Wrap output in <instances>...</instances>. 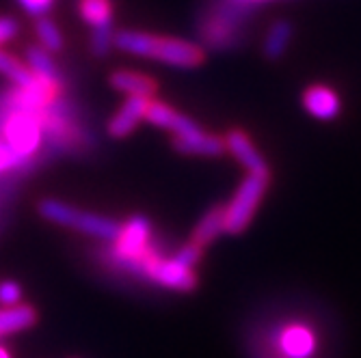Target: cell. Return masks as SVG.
<instances>
[{
    "label": "cell",
    "mask_w": 361,
    "mask_h": 358,
    "mask_svg": "<svg viewBox=\"0 0 361 358\" xmlns=\"http://www.w3.org/2000/svg\"><path fill=\"white\" fill-rule=\"evenodd\" d=\"M149 97H128L121 104V108L111 117L109 121V134L113 139H126L128 134L135 132V127L145 119L147 106H149Z\"/></svg>",
    "instance_id": "obj_8"
},
{
    "label": "cell",
    "mask_w": 361,
    "mask_h": 358,
    "mask_svg": "<svg viewBox=\"0 0 361 358\" xmlns=\"http://www.w3.org/2000/svg\"><path fill=\"white\" fill-rule=\"evenodd\" d=\"M113 46L133 56L152 58L180 70L200 68L206 58V50L200 44H190L176 37L152 35L145 30H119L113 37Z\"/></svg>",
    "instance_id": "obj_2"
},
{
    "label": "cell",
    "mask_w": 361,
    "mask_h": 358,
    "mask_svg": "<svg viewBox=\"0 0 361 358\" xmlns=\"http://www.w3.org/2000/svg\"><path fill=\"white\" fill-rule=\"evenodd\" d=\"M39 214L61 226H68L72 231H78L82 236H91L95 240H104V242H115V238L121 231V222L100 216V214H91L80 207H74L70 203H63L59 199H44L37 205Z\"/></svg>",
    "instance_id": "obj_4"
},
{
    "label": "cell",
    "mask_w": 361,
    "mask_h": 358,
    "mask_svg": "<svg viewBox=\"0 0 361 358\" xmlns=\"http://www.w3.org/2000/svg\"><path fill=\"white\" fill-rule=\"evenodd\" d=\"M20 32V24L11 15H0V50Z\"/></svg>",
    "instance_id": "obj_21"
},
{
    "label": "cell",
    "mask_w": 361,
    "mask_h": 358,
    "mask_svg": "<svg viewBox=\"0 0 361 358\" xmlns=\"http://www.w3.org/2000/svg\"><path fill=\"white\" fill-rule=\"evenodd\" d=\"M22 305V287L16 281L0 283V307H18Z\"/></svg>",
    "instance_id": "obj_20"
},
{
    "label": "cell",
    "mask_w": 361,
    "mask_h": 358,
    "mask_svg": "<svg viewBox=\"0 0 361 358\" xmlns=\"http://www.w3.org/2000/svg\"><path fill=\"white\" fill-rule=\"evenodd\" d=\"M113 26H100V28H93V37H91V50L95 56H104L111 46H113Z\"/></svg>",
    "instance_id": "obj_19"
},
{
    "label": "cell",
    "mask_w": 361,
    "mask_h": 358,
    "mask_svg": "<svg viewBox=\"0 0 361 358\" xmlns=\"http://www.w3.org/2000/svg\"><path fill=\"white\" fill-rule=\"evenodd\" d=\"M0 76H5L9 82L16 84V89H28L32 84H37L39 76H35L30 72V68L20 60L18 56L0 50Z\"/></svg>",
    "instance_id": "obj_14"
},
{
    "label": "cell",
    "mask_w": 361,
    "mask_h": 358,
    "mask_svg": "<svg viewBox=\"0 0 361 358\" xmlns=\"http://www.w3.org/2000/svg\"><path fill=\"white\" fill-rule=\"evenodd\" d=\"M20 165V158L5 145V143H0V173H5L13 167Z\"/></svg>",
    "instance_id": "obj_23"
},
{
    "label": "cell",
    "mask_w": 361,
    "mask_h": 358,
    "mask_svg": "<svg viewBox=\"0 0 361 358\" xmlns=\"http://www.w3.org/2000/svg\"><path fill=\"white\" fill-rule=\"evenodd\" d=\"M145 119L156 125V127H162V129H169V132L176 136V134H184L188 129L197 127V123L192 119H188L186 115L173 110L171 106L162 104V102H149L147 106V113H145Z\"/></svg>",
    "instance_id": "obj_11"
},
{
    "label": "cell",
    "mask_w": 361,
    "mask_h": 358,
    "mask_svg": "<svg viewBox=\"0 0 361 358\" xmlns=\"http://www.w3.org/2000/svg\"><path fill=\"white\" fill-rule=\"evenodd\" d=\"M271 173H247L236 194L225 205V234H243L253 220L259 201L264 199Z\"/></svg>",
    "instance_id": "obj_5"
},
{
    "label": "cell",
    "mask_w": 361,
    "mask_h": 358,
    "mask_svg": "<svg viewBox=\"0 0 361 358\" xmlns=\"http://www.w3.org/2000/svg\"><path fill=\"white\" fill-rule=\"evenodd\" d=\"M78 11H80V18L93 28L111 26V22H113V3L111 0H80Z\"/></svg>",
    "instance_id": "obj_17"
},
{
    "label": "cell",
    "mask_w": 361,
    "mask_h": 358,
    "mask_svg": "<svg viewBox=\"0 0 361 358\" xmlns=\"http://www.w3.org/2000/svg\"><path fill=\"white\" fill-rule=\"evenodd\" d=\"M225 151L232 153L247 173H269L267 160L255 149L251 139L243 132V129H232L225 136Z\"/></svg>",
    "instance_id": "obj_9"
},
{
    "label": "cell",
    "mask_w": 361,
    "mask_h": 358,
    "mask_svg": "<svg viewBox=\"0 0 361 358\" xmlns=\"http://www.w3.org/2000/svg\"><path fill=\"white\" fill-rule=\"evenodd\" d=\"M173 149L184 155H204V158H219L225 153V139L216 134H208L200 125L188 129L184 134L173 136Z\"/></svg>",
    "instance_id": "obj_7"
},
{
    "label": "cell",
    "mask_w": 361,
    "mask_h": 358,
    "mask_svg": "<svg viewBox=\"0 0 361 358\" xmlns=\"http://www.w3.org/2000/svg\"><path fill=\"white\" fill-rule=\"evenodd\" d=\"M0 358H11V354L5 345H0Z\"/></svg>",
    "instance_id": "obj_24"
},
{
    "label": "cell",
    "mask_w": 361,
    "mask_h": 358,
    "mask_svg": "<svg viewBox=\"0 0 361 358\" xmlns=\"http://www.w3.org/2000/svg\"><path fill=\"white\" fill-rule=\"evenodd\" d=\"M221 234H225V205H214L197 220L190 242L204 250V246L212 244Z\"/></svg>",
    "instance_id": "obj_13"
},
{
    "label": "cell",
    "mask_w": 361,
    "mask_h": 358,
    "mask_svg": "<svg viewBox=\"0 0 361 358\" xmlns=\"http://www.w3.org/2000/svg\"><path fill=\"white\" fill-rule=\"evenodd\" d=\"M42 134H44L42 113L11 108V113L5 117L3 123L5 145L20 158V162L37 153L42 145Z\"/></svg>",
    "instance_id": "obj_6"
},
{
    "label": "cell",
    "mask_w": 361,
    "mask_h": 358,
    "mask_svg": "<svg viewBox=\"0 0 361 358\" xmlns=\"http://www.w3.org/2000/svg\"><path fill=\"white\" fill-rule=\"evenodd\" d=\"M264 3L269 0H210L200 18V35L204 44L214 50L234 48L243 37L249 18Z\"/></svg>",
    "instance_id": "obj_3"
},
{
    "label": "cell",
    "mask_w": 361,
    "mask_h": 358,
    "mask_svg": "<svg viewBox=\"0 0 361 358\" xmlns=\"http://www.w3.org/2000/svg\"><path fill=\"white\" fill-rule=\"evenodd\" d=\"M35 35L39 39V46L44 50H48L50 54L52 52H61L63 46H65V39H63V32L61 28L50 20V18H37L35 20Z\"/></svg>",
    "instance_id": "obj_18"
},
{
    "label": "cell",
    "mask_w": 361,
    "mask_h": 358,
    "mask_svg": "<svg viewBox=\"0 0 361 358\" xmlns=\"http://www.w3.org/2000/svg\"><path fill=\"white\" fill-rule=\"evenodd\" d=\"M109 82L115 91L126 93L128 97H149V100L158 89L154 78L145 74H137V72H123V70L113 72Z\"/></svg>",
    "instance_id": "obj_12"
},
{
    "label": "cell",
    "mask_w": 361,
    "mask_h": 358,
    "mask_svg": "<svg viewBox=\"0 0 361 358\" xmlns=\"http://www.w3.org/2000/svg\"><path fill=\"white\" fill-rule=\"evenodd\" d=\"M20 5L28 15H32L37 20V18H44L52 9L54 0H20Z\"/></svg>",
    "instance_id": "obj_22"
},
{
    "label": "cell",
    "mask_w": 361,
    "mask_h": 358,
    "mask_svg": "<svg viewBox=\"0 0 361 358\" xmlns=\"http://www.w3.org/2000/svg\"><path fill=\"white\" fill-rule=\"evenodd\" d=\"M26 65L30 72L44 78V80H59V70L52 54L44 50L42 46H28L26 48Z\"/></svg>",
    "instance_id": "obj_16"
},
{
    "label": "cell",
    "mask_w": 361,
    "mask_h": 358,
    "mask_svg": "<svg viewBox=\"0 0 361 358\" xmlns=\"http://www.w3.org/2000/svg\"><path fill=\"white\" fill-rule=\"evenodd\" d=\"M249 358H326L320 328L301 315L259 321L247 337Z\"/></svg>",
    "instance_id": "obj_1"
},
{
    "label": "cell",
    "mask_w": 361,
    "mask_h": 358,
    "mask_svg": "<svg viewBox=\"0 0 361 358\" xmlns=\"http://www.w3.org/2000/svg\"><path fill=\"white\" fill-rule=\"evenodd\" d=\"M303 106L312 117H316L320 121H331L340 115V100H338L336 91H331L329 87H322V84L310 87L305 91Z\"/></svg>",
    "instance_id": "obj_10"
},
{
    "label": "cell",
    "mask_w": 361,
    "mask_h": 358,
    "mask_svg": "<svg viewBox=\"0 0 361 358\" xmlns=\"http://www.w3.org/2000/svg\"><path fill=\"white\" fill-rule=\"evenodd\" d=\"M292 41V24L286 20H277L269 32H267V39H264V56L271 60H277L283 56V52L288 50Z\"/></svg>",
    "instance_id": "obj_15"
}]
</instances>
